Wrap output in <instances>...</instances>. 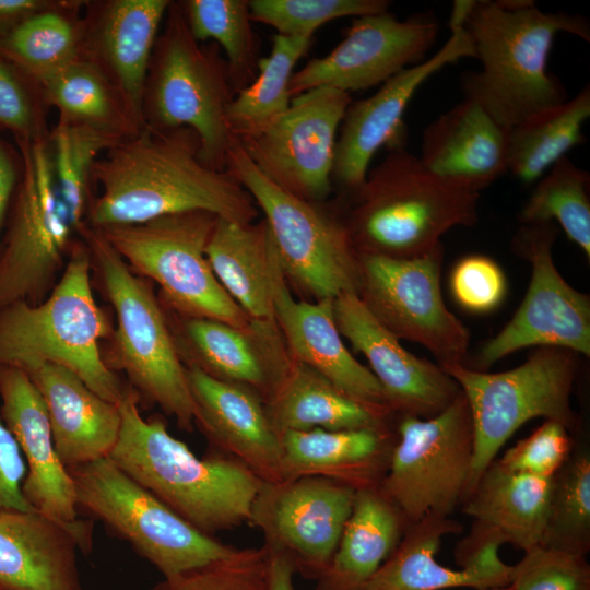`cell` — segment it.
Here are the masks:
<instances>
[{"instance_id": "cell-17", "label": "cell", "mask_w": 590, "mask_h": 590, "mask_svg": "<svg viewBox=\"0 0 590 590\" xmlns=\"http://www.w3.org/2000/svg\"><path fill=\"white\" fill-rule=\"evenodd\" d=\"M355 494L321 476L262 482L248 523L262 531L264 546L288 557L295 573L317 580L334 554Z\"/></svg>"}, {"instance_id": "cell-44", "label": "cell", "mask_w": 590, "mask_h": 590, "mask_svg": "<svg viewBox=\"0 0 590 590\" xmlns=\"http://www.w3.org/2000/svg\"><path fill=\"white\" fill-rule=\"evenodd\" d=\"M149 590H270L268 551L234 548L194 569L163 578Z\"/></svg>"}, {"instance_id": "cell-15", "label": "cell", "mask_w": 590, "mask_h": 590, "mask_svg": "<svg viewBox=\"0 0 590 590\" xmlns=\"http://www.w3.org/2000/svg\"><path fill=\"white\" fill-rule=\"evenodd\" d=\"M558 234L555 223L521 224L514 250L531 264L527 294L509 322L484 344L479 368L529 346H554L590 355V298L560 275L552 248Z\"/></svg>"}, {"instance_id": "cell-6", "label": "cell", "mask_w": 590, "mask_h": 590, "mask_svg": "<svg viewBox=\"0 0 590 590\" xmlns=\"http://www.w3.org/2000/svg\"><path fill=\"white\" fill-rule=\"evenodd\" d=\"M149 63L142 96L143 127L192 129L201 142L202 162L226 169L233 140L226 113L235 93L226 60L213 42L192 36L179 1H170Z\"/></svg>"}, {"instance_id": "cell-16", "label": "cell", "mask_w": 590, "mask_h": 590, "mask_svg": "<svg viewBox=\"0 0 590 590\" xmlns=\"http://www.w3.org/2000/svg\"><path fill=\"white\" fill-rule=\"evenodd\" d=\"M351 94L321 86L294 96L288 109L259 134L237 139L253 165L288 193L321 203L332 190L339 129Z\"/></svg>"}, {"instance_id": "cell-34", "label": "cell", "mask_w": 590, "mask_h": 590, "mask_svg": "<svg viewBox=\"0 0 590 590\" xmlns=\"http://www.w3.org/2000/svg\"><path fill=\"white\" fill-rule=\"evenodd\" d=\"M274 429H389L388 420L356 402L312 368L291 363L264 403Z\"/></svg>"}, {"instance_id": "cell-33", "label": "cell", "mask_w": 590, "mask_h": 590, "mask_svg": "<svg viewBox=\"0 0 590 590\" xmlns=\"http://www.w3.org/2000/svg\"><path fill=\"white\" fill-rule=\"evenodd\" d=\"M408 526L378 487L356 491L351 516L315 590H363L394 551Z\"/></svg>"}, {"instance_id": "cell-43", "label": "cell", "mask_w": 590, "mask_h": 590, "mask_svg": "<svg viewBox=\"0 0 590 590\" xmlns=\"http://www.w3.org/2000/svg\"><path fill=\"white\" fill-rule=\"evenodd\" d=\"M389 5L387 0H249L251 20L283 36H314L332 20L381 13Z\"/></svg>"}, {"instance_id": "cell-8", "label": "cell", "mask_w": 590, "mask_h": 590, "mask_svg": "<svg viewBox=\"0 0 590 590\" xmlns=\"http://www.w3.org/2000/svg\"><path fill=\"white\" fill-rule=\"evenodd\" d=\"M441 367L459 385L473 422V460L464 499L499 449L526 422L544 417L569 432L579 426L570 404L578 354L570 350L541 346L520 366L500 373H485L465 364Z\"/></svg>"}, {"instance_id": "cell-7", "label": "cell", "mask_w": 590, "mask_h": 590, "mask_svg": "<svg viewBox=\"0 0 590 590\" xmlns=\"http://www.w3.org/2000/svg\"><path fill=\"white\" fill-rule=\"evenodd\" d=\"M78 233L116 315L109 367L125 371L139 397L158 405L181 429L192 430L196 409L186 367L152 288L99 229L83 224Z\"/></svg>"}, {"instance_id": "cell-36", "label": "cell", "mask_w": 590, "mask_h": 590, "mask_svg": "<svg viewBox=\"0 0 590 590\" xmlns=\"http://www.w3.org/2000/svg\"><path fill=\"white\" fill-rule=\"evenodd\" d=\"M590 117V88L543 110L508 132L507 173L523 184L541 178L586 138L581 131Z\"/></svg>"}, {"instance_id": "cell-22", "label": "cell", "mask_w": 590, "mask_h": 590, "mask_svg": "<svg viewBox=\"0 0 590 590\" xmlns=\"http://www.w3.org/2000/svg\"><path fill=\"white\" fill-rule=\"evenodd\" d=\"M92 524L57 521L35 509L0 511V590H84L78 553Z\"/></svg>"}, {"instance_id": "cell-25", "label": "cell", "mask_w": 590, "mask_h": 590, "mask_svg": "<svg viewBox=\"0 0 590 590\" xmlns=\"http://www.w3.org/2000/svg\"><path fill=\"white\" fill-rule=\"evenodd\" d=\"M168 0L85 1L80 56L115 83L142 120V96L151 55Z\"/></svg>"}, {"instance_id": "cell-46", "label": "cell", "mask_w": 590, "mask_h": 590, "mask_svg": "<svg viewBox=\"0 0 590 590\" xmlns=\"http://www.w3.org/2000/svg\"><path fill=\"white\" fill-rule=\"evenodd\" d=\"M514 590H590V565L586 556L536 546L511 565Z\"/></svg>"}, {"instance_id": "cell-42", "label": "cell", "mask_w": 590, "mask_h": 590, "mask_svg": "<svg viewBox=\"0 0 590 590\" xmlns=\"http://www.w3.org/2000/svg\"><path fill=\"white\" fill-rule=\"evenodd\" d=\"M540 546L586 556L590 550V455L571 452L553 476Z\"/></svg>"}, {"instance_id": "cell-10", "label": "cell", "mask_w": 590, "mask_h": 590, "mask_svg": "<svg viewBox=\"0 0 590 590\" xmlns=\"http://www.w3.org/2000/svg\"><path fill=\"white\" fill-rule=\"evenodd\" d=\"M216 220L212 213L191 211L99 231L134 273L160 286L166 303L182 318L248 330L253 321L227 294L206 259Z\"/></svg>"}, {"instance_id": "cell-31", "label": "cell", "mask_w": 590, "mask_h": 590, "mask_svg": "<svg viewBox=\"0 0 590 590\" xmlns=\"http://www.w3.org/2000/svg\"><path fill=\"white\" fill-rule=\"evenodd\" d=\"M275 246L268 224L217 217L205 255L216 279L256 323L278 326L272 293Z\"/></svg>"}, {"instance_id": "cell-47", "label": "cell", "mask_w": 590, "mask_h": 590, "mask_svg": "<svg viewBox=\"0 0 590 590\" xmlns=\"http://www.w3.org/2000/svg\"><path fill=\"white\" fill-rule=\"evenodd\" d=\"M573 438L560 423L546 420L497 460L515 473L553 477L571 455Z\"/></svg>"}, {"instance_id": "cell-24", "label": "cell", "mask_w": 590, "mask_h": 590, "mask_svg": "<svg viewBox=\"0 0 590 590\" xmlns=\"http://www.w3.org/2000/svg\"><path fill=\"white\" fill-rule=\"evenodd\" d=\"M0 414L26 463L22 492L31 507L74 523L79 506L72 477L56 451L44 400L27 373L0 366Z\"/></svg>"}, {"instance_id": "cell-12", "label": "cell", "mask_w": 590, "mask_h": 590, "mask_svg": "<svg viewBox=\"0 0 590 590\" xmlns=\"http://www.w3.org/2000/svg\"><path fill=\"white\" fill-rule=\"evenodd\" d=\"M474 450L473 422L462 391L429 418L402 416L378 489L409 524L450 517L462 504Z\"/></svg>"}, {"instance_id": "cell-2", "label": "cell", "mask_w": 590, "mask_h": 590, "mask_svg": "<svg viewBox=\"0 0 590 590\" xmlns=\"http://www.w3.org/2000/svg\"><path fill=\"white\" fill-rule=\"evenodd\" d=\"M464 28L482 64L480 71L461 74L464 97L507 130L568 99L547 72L555 36L565 32L590 40L586 17L543 12L532 0L474 1Z\"/></svg>"}, {"instance_id": "cell-37", "label": "cell", "mask_w": 590, "mask_h": 590, "mask_svg": "<svg viewBox=\"0 0 590 590\" xmlns=\"http://www.w3.org/2000/svg\"><path fill=\"white\" fill-rule=\"evenodd\" d=\"M85 1L55 0L0 39V55L32 80L42 79L80 57Z\"/></svg>"}, {"instance_id": "cell-32", "label": "cell", "mask_w": 590, "mask_h": 590, "mask_svg": "<svg viewBox=\"0 0 590 590\" xmlns=\"http://www.w3.org/2000/svg\"><path fill=\"white\" fill-rule=\"evenodd\" d=\"M553 477L515 473L494 460L462 502V511L528 552L541 545Z\"/></svg>"}, {"instance_id": "cell-27", "label": "cell", "mask_w": 590, "mask_h": 590, "mask_svg": "<svg viewBox=\"0 0 590 590\" xmlns=\"http://www.w3.org/2000/svg\"><path fill=\"white\" fill-rule=\"evenodd\" d=\"M182 350L189 365L209 376L256 392L266 403L291 357L278 326L253 322L248 330L200 318L182 319Z\"/></svg>"}, {"instance_id": "cell-21", "label": "cell", "mask_w": 590, "mask_h": 590, "mask_svg": "<svg viewBox=\"0 0 590 590\" xmlns=\"http://www.w3.org/2000/svg\"><path fill=\"white\" fill-rule=\"evenodd\" d=\"M272 293L275 321L290 357L318 371L343 393L389 420L393 413L381 385L342 341L334 320L333 299L296 300L287 287L276 250Z\"/></svg>"}, {"instance_id": "cell-20", "label": "cell", "mask_w": 590, "mask_h": 590, "mask_svg": "<svg viewBox=\"0 0 590 590\" xmlns=\"http://www.w3.org/2000/svg\"><path fill=\"white\" fill-rule=\"evenodd\" d=\"M333 314L340 334L367 358L393 414L429 418L444 411L461 392L439 364L406 351L374 317L357 293L335 297Z\"/></svg>"}, {"instance_id": "cell-49", "label": "cell", "mask_w": 590, "mask_h": 590, "mask_svg": "<svg viewBox=\"0 0 590 590\" xmlns=\"http://www.w3.org/2000/svg\"><path fill=\"white\" fill-rule=\"evenodd\" d=\"M26 463L0 414V511L33 510L22 492Z\"/></svg>"}, {"instance_id": "cell-38", "label": "cell", "mask_w": 590, "mask_h": 590, "mask_svg": "<svg viewBox=\"0 0 590 590\" xmlns=\"http://www.w3.org/2000/svg\"><path fill=\"white\" fill-rule=\"evenodd\" d=\"M314 36H273L269 56L261 58L255 80L239 91L227 108L229 131L236 139L261 133L290 107L288 84L297 61L307 52Z\"/></svg>"}, {"instance_id": "cell-5", "label": "cell", "mask_w": 590, "mask_h": 590, "mask_svg": "<svg viewBox=\"0 0 590 590\" xmlns=\"http://www.w3.org/2000/svg\"><path fill=\"white\" fill-rule=\"evenodd\" d=\"M92 266L86 245L75 244L45 300H19L0 309V366L31 376L46 364L60 365L118 404L125 388L99 351L111 327L92 292Z\"/></svg>"}, {"instance_id": "cell-45", "label": "cell", "mask_w": 590, "mask_h": 590, "mask_svg": "<svg viewBox=\"0 0 590 590\" xmlns=\"http://www.w3.org/2000/svg\"><path fill=\"white\" fill-rule=\"evenodd\" d=\"M46 108L38 84L0 55V127L16 143L46 140Z\"/></svg>"}, {"instance_id": "cell-48", "label": "cell", "mask_w": 590, "mask_h": 590, "mask_svg": "<svg viewBox=\"0 0 590 590\" xmlns=\"http://www.w3.org/2000/svg\"><path fill=\"white\" fill-rule=\"evenodd\" d=\"M450 285L458 304L473 312L493 310L506 291L503 271L484 256H470L459 261L452 271Z\"/></svg>"}, {"instance_id": "cell-39", "label": "cell", "mask_w": 590, "mask_h": 590, "mask_svg": "<svg viewBox=\"0 0 590 590\" xmlns=\"http://www.w3.org/2000/svg\"><path fill=\"white\" fill-rule=\"evenodd\" d=\"M192 36L214 40L226 55L235 95L258 73L260 40L252 28L249 0L179 1Z\"/></svg>"}, {"instance_id": "cell-35", "label": "cell", "mask_w": 590, "mask_h": 590, "mask_svg": "<svg viewBox=\"0 0 590 590\" xmlns=\"http://www.w3.org/2000/svg\"><path fill=\"white\" fill-rule=\"evenodd\" d=\"M37 84L46 106L57 108L60 120L91 128L118 142L143 128L115 83L81 56Z\"/></svg>"}, {"instance_id": "cell-52", "label": "cell", "mask_w": 590, "mask_h": 590, "mask_svg": "<svg viewBox=\"0 0 590 590\" xmlns=\"http://www.w3.org/2000/svg\"><path fill=\"white\" fill-rule=\"evenodd\" d=\"M264 547L268 551L270 590H294L295 569L288 557L276 550Z\"/></svg>"}, {"instance_id": "cell-1", "label": "cell", "mask_w": 590, "mask_h": 590, "mask_svg": "<svg viewBox=\"0 0 590 590\" xmlns=\"http://www.w3.org/2000/svg\"><path fill=\"white\" fill-rule=\"evenodd\" d=\"M200 152V139L188 127H143L120 141L93 165L101 193L91 200L84 224L102 229L191 211L253 222L258 209L249 192L229 170L205 165Z\"/></svg>"}, {"instance_id": "cell-29", "label": "cell", "mask_w": 590, "mask_h": 590, "mask_svg": "<svg viewBox=\"0 0 590 590\" xmlns=\"http://www.w3.org/2000/svg\"><path fill=\"white\" fill-rule=\"evenodd\" d=\"M30 377L44 400L54 445L64 467L108 458L120 432L118 404L99 397L60 365L46 364Z\"/></svg>"}, {"instance_id": "cell-51", "label": "cell", "mask_w": 590, "mask_h": 590, "mask_svg": "<svg viewBox=\"0 0 590 590\" xmlns=\"http://www.w3.org/2000/svg\"><path fill=\"white\" fill-rule=\"evenodd\" d=\"M19 165L0 138V235L14 190L19 185Z\"/></svg>"}, {"instance_id": "cell-53", "label": "cell", "mask_w": 590, "mask_h": 590, "mask_svg": "<svg viewBox=\"0 0 590 590\" xmlns=\"http://www.w3.org/2000/svg\"><path fill=\"white\" fill-rule=\"evenodd\" d=\"M485 590H514V589L509 585H507V586L495 587V588H489V589H485Z\"/></svg>"}, {"instance_id": "cell-23", "label": "cell", "mask_w": 590, "mask_h": 590, "mask_svg": "<svg viewBox=\"0 0 590 590\" xmlns=\"http://www.w3.org/2000/svg\"><path fill=\"white\" fill-rule=\"evenodd\" d=\"M193 399L194 424L214 451L233 457L263 482H282L283 449L263 400L250 389L186 367Z\"/></svg>"}, {"instance_id": "cell-28", "label": "cell", "mask_w": 590, "mask_h": 590, "mask_svg": "<svg viewBox=\"0 0 590 590\" xmlns=\"http://www.w3.org/2000/svg\"><path fill=\"white\" fill-rule=\"evenodd\" d=\"M508 132L464 97L425 128L418 160L432 174L480 192L507 173Z\"/></svg>"}, {"instance_id": "cell-9", "label": "cell", "mask_w": 590, "mask_h": 590, "mask_svg": "<svg viewBox=\"0 0 590 590\" xmlns=\"http://www.w3.org/2000/svg\"><path fill=\"white\" fill-rule=\"evenodd\" d=\"M226 169L264 214L285 279L315 300L358 294L359 255L341 215L283 190L253 165L233 138Z\"/></svg>"}, {"instance_id": "cell-11", "label": "cell", "mask_w": 590, "mask_h": 590, "mask_svg": "<svg viewBox=\"0 0 590 590\" xmlns=\"http://www.w3.org/2000/svg\"><path fill=\"white\" fill-rule=\"evenodd\" d=\"M68 471L79 509L126 540L163 578L205 565L235 548L192 527L109 457Z\"/></svg>"}, {"instance_id": "cell-50", "label": "cell", "mask_w": 590, "mask_h": 590, "mask_svg": "<svg viewBox=\"0 0 590 590\" xmlns=\"http://www.w3.org/2000/svg\"><path fill=\"white\" fill-rule=\"evenodd\" d=\"M55 0H0V39Z\"/></svg>"}, {"instance_id": "cell-19", "label": "cell", "mask_w": 590, "mask_h": 590, "mask_svg": "<svg viewBox=\"0 0 590 590\" xmlns=\"http://www.w3.org/2000/svg\"><path fill=\"white\" fill-rule=\"evenodd\" d=\"M450 36L436 54L406 68L373 95L351 102L342 119L334 151L332 185L349 197L365 181L376 152L406 148L404 113L420 86L444 67L462 58L475 57L464 25L450 24Z\"/></svg>"}, {"instance_id": "cell-41", "label": "cell", "mask_w": 590, "mask_h": 590, "mask_svg": "<svg viewBox=\"0 0 590 590\" xmlns=\"http://www.w3.org/2000/svg\"><path fill=\"white\" fill-rule=\"evenodd\" d=\"M60 196L78 233L85 223L91 198L92 168L118 141L91 128L58 119L48 138Z\"/></svg>"}, {"instance_id": "cell-14", "label": "cell", "mask_w": 590, "mask_h": 590, "mask_svg": "<svg viewBox=\"0 0 590 590\" xmlns=\"http://www.w3.org/2000/svg\"><path fill=\"white\" fill-rule=\"evenodd\" d=\"M358 255V296L374 317L399 340L427 349L440 366L463 364L470 333L442 299L444 246L413 259Z\"/></svg>"}, {"instance_id": "cell-30", "label": "cell", "mask_w": 590, "mask_h": 590, "mask_svg": "<svg viewBox=\"0 0 590 590\" xmlns=\"http://www.w3.org/2000/svg\"><path fill=\"white\" fill-rule=\"evenodd\" d=\"M283 481L321 476L355 491L384 479L397 435L391 429L287 430L281 434Z\"/></svg>"}, {"instance_id": "cell-13", "label": "cell", "mask_w": 590, "mask_h": 590, "mask_svg": "<svg viewBox=\"0 0 590 590\" xmlns=\"http://www.w3.org/2000/svg\"><path fill=\"white\" fill-rule=\"evenodd\" d=\"M17 145L22 169L0 251V309L19 300L40 302L75 232L56 182L48 139Z\"/></svg>"}, {"instance_id": "cell-4", "label": "cell", "mask_w": 590, "mask_h": 590, "mask_svg": "<svg viewBox=\"0 0 590 590\" xmlns=\"http://www.w3.org/2000/svg\"><path fill=\"white\" fill-rule=\"evenodd\" d=\"M341 215L358 253L425 256L456 226L477 222L480 192L428 172L406 148L388 150Z\"/></svg>"}, {"instance_id": "cell-3", "label": "cell", "mask_w": 590, "mask_h": 590, "mask_svg": "<svg viewBox=\"0 0 590 590\" xmlns=\"http://www.w3.org/2000/svg\"><path fill=\"white\" fill-rule=\"evenodd\" d=\"M129 386L118 402L121 425L109 458L199 531L213 536L248 523L262 482L239 460L214 451L198 458L160 418L145 420Z\"/></svg>"}, {"instance_id": "cell-40", "label": "cell", "mask_w": 590, "mask_h": 590, "mask_svg": "<svg viewBox=\"0 0 590 590\" xmlns=\"http://www.w3.org/2000/svg\"><path fill=\"white\" fill-rule=\"evenodd\" d=\"M590 175L568 156L545 173L522 208L521 224L554 223L590 259Z\"/></svg>"}, {"instance_id": "cell-26", "label": "cell", "mask_w": 590, "mask_h": 590, "mask_svg": "<svg viewBox=\"0 0 590 590\" xmlns=\"http://www.w3.org/2000/svg\"><path fill=\"white\" fill-rule=\"evenodd\" d=\"M462 530L451 517L429 516L408 526L399 544L363 590H441L472 588L485 590L509 585L511 565L505 564L498 550L505 543L499 535L489 540L460 569L436 559L445 536Z\"/></svg>"}, {"instance_id": "cell-18", "label": "cell", "mask_w": 590, "mask_h": 590, "mask_svg": "<svg viewBox=\"0 0 590 590\" xmlns=\"http://www.w3.org/2000/svg\"><path fill=\"white\" fill-rule=\"evenodd\" d=\"M438 32V22L429 16L401 21L385 11L355 17L331 52L293 72L290 95L321 86L351 94L382 84L424 61Z\"/></svg>"}]
</instances>
